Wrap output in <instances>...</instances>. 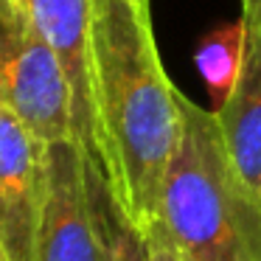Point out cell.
<instances>
[{"label": "cell", "mask_w": 261, "mask_h": 261, "mask_svg": "<svg viewBox=\"0 0 261 261\" xmlns=\"http://www.w3.org/2000/svg\"><path fill=\"white\" fill-rule=\"evenodd\" d=\"M93 158L121 214L152 236L182 129L180 90L163 68L152 14L132 0H93Z\"/></svg>", "instance_id": "cell-1"}, {"label": "cell", "mask_w": 261, "mask_h": 261, "mask_svg": "<svg viewBox=\"0 0 261 261\" xmlns=\"http://www.w3.org/2000/svg\"><path fill=\"white\" fill-rule=\"evenodd\" d=\"M180 110V143L152 236L182 261H261V199L236 174L214 113L182 93Z\"/></svg>", "instance_id": "cell-2"}, {"label": "cell", "mask_w": 261, "mask_h": 261, "mask_svg": "<svg viewBox=\"0 0 261 261\" xmlns=\"http://www.w3.org/2000/svg\"><path fill=\"white\" fill-rule=\"evenodd\" d=\"M0 96L40 143L76 138L73 87L65 65L14 0H0Z\"/></svg>", "instance_id": "cell-3"}, {"label": "cell", "mask_w": 261, "mask_h": 261, "mask_svg": "<svg viewBox=\"0 0 261 261\" xmlns=\"http://www.w3.org/2000/svg\"><path fill=\"white\" fill-rule=\"evenodd\" d=\"M37 261H104L87 188V152L76 138L42 149Z\"/></svg>", "instance_id": "cell-4"}, {"label": "cell", "mask_w": 261, "mask_h": 261, "mask_svg": "<svg viewBox=\"0 0 261 261\" xmlns=\"http://www.w3.org/2000/svg\"><path fill=\"white\" fill-rule=\"evenodd\" d=\"M42 149L0 96V239L12 261H37Z\"/></svg>", "instance_id": "cell-5"}, {"label": "cell", "mask_w": 261, "mask_h": 261, "mask_svg": "<svg viewBox=\"0 0 261 261\" xmlns=\"http://www.w3.org/2000/svg\"><path fill=\"white\" fill-rule=\"evenodd\" d=\"M59 54L73 87L76 138L93 154V107H90V31L93 0H14Z\"/></svg>", "instance_id": "cell-6"}, {"label": "cell", "mask_w": 261, "mask_h": 261, "mask_svg": "<svg viewBox=\"0 0 261 261\" xmlns=\"http://www.w3.org/2000/svg\"><path fill=\"white\" fill-rule=\"evenodd\" d=\"M244 29L239 76L227 98L211 113L236 174L261 199V29Z\"/></svg>", "instance_id": "cell-7"}, {"label": "cell", "mask_w": 261, "mask_h": 261, "mask_svg": "<svg viewBox=\"0 0 261 261\" xmlns=\"http://www.w3.org/2000/svg\"><path fill=\"white\" fill-rule=\"evenodd\" d=\"M87 188H90L93 216H96L104 261H149L146 236L121 214L118 202L107 186V177L93 154H87Z\"/></svg>", "instance_id": "cell-8"}, {"label": "cell", "mask_w": 261, "mask_h": 261, "mask_svg": "<svg viewBox=\"0 0 261 261\" xmlns=\"http://www.w3.org/2000/svg\"><path fill=\"white\" fill-rule=\"evenodd\" d=\"M244 20L230 23L225 29H216L214 34H208L202 40L197 51V68L202 73L205 85H208L211 96H214V107L216 110L222 101L227 98L233 82L239 76L242 68V54H244Z\"/></svg>", "instance_id": "cell-9"}, {"label": "cell", "mask_w": 261, "mask_h": 261, "mask_svg": "<svg viewBox=\"0 0 261 261\" xmlns=\"http://www.w3.org/2000/svg\"><path fill=\"white\" fill-rule=\"evenodd\" d=\"M146 242H149V261H182L163 239L152 236V239H146Z\"/></svg>", "instance_id": "cell-10"}, {"label": "cell", "mask_w": 261, "mask_h": 261, "mask_svg": "<svg viewBox=\"0 0 261 261\" xmlns=\"http://www.w3.org/2000/svg\"><path fill=\"white\" fill-rule=\"evenodd\" d=\"M242 20L250 29H261V0H242Z\"/></svg>", "instance_id": "cell-11"}, {"label": "cell", "mask_w": 261, "mask_h": 261, "mask_svg": "<svg viewBox=\"0 0 261 261\" xmlns=\"http://www.w3.org/2000/svg\"><path fill=\"white\" fill-rule=\"evenodd\" d=\"M0 261H12V258H9V253H6V244H3V239H0Z\"/></svg>", "instance_id": "cell-12"}, {"label": "cell", "mask_w": 261, "mask_h": 261, "mask_svg": "<svg viewBox=\"0 0 261 261\" xmlns=\"http://www.w3.org/2000/svg\"><path fill=\"white\" fill-rule=\"evenodd\" d=\"M132 3H138V6H146V9H149V0H132Z\"/></svg>", "instance_id": "cell-13"}]
</instances>
